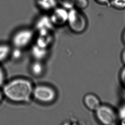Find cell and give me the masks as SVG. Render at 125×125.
Masks as SVG:
<instances>
[{
	"label": "cell",
	"mask_w": 125,
	"mask_h": 125,
	"mask_svg": "<svg viewBox=\"0 0 125 125\" xmlns=\"http://www.w3.org/2000/svg\"><path fill=\"white\" fill-rule=\"evenodd\" d=\"M34 88L31 81L24 79L13 80L3 88V93L9 99L15 102L29 101Z\"/></svg>",
	"instance_id": "cell-1"
},
{
	"label": "cell",
	"mask_w": 125,
	"mask_h": 125,
	"mask_svg": "<svg viewBox=\"0 0 125 125\" xmlns=\"http://www.w3.org/2000/svg\"><path fill=\"white\" fill-rule=\"evenodd\" d=\"M67 24L73 32L80 33L86 30L88 22L81 11L74 7L68 10Z\"/></svg>",
	"instance_id": "cell-2"
},
{
	"label": "cell",
	"mask_w": 125,
	"mask_h": 125,
	"mask_svg": "<svg viewBox=\"0 0 125 125\" xmlns=\"http://www.w3.org/2000/svg\"><path fill=\"white\" fill-rule=\"evenodd\" d=\"M32 95L38 101L43 103H50L56 99V91L51 87L40 84L33 89Z\"/></svg>",
	"instance_id": "cell-3"
},
{
	"label": "cell",
	"mask_w": 125,
	"mask_h": 125,
	"mask_svg": "<svg viewBox=\"0 0 125 125\" xmlns=\"http://www.w3.org/2000/svg\"><path fill=\"white\" fill-rule=\"evenodd\" d=\"M34 32L31 29L24 28L17 31L12 38V43L18 48L25 47L32 40Z\"/></svg>",
	"instance_id": "cell-4"
},
{
	"label": "cell",
	"mask_w": 125,
	"mask_h": 125,
	"mask_svg": "<svg viewBox=\"0 0 125 125\" xmlns=\"http://www.w3.org/2000/svg\"><path fill=\"white\" fill-rule=\"evenodd\" d=\"M95 112L97 118L102 124L112 125L116 121V113L110 107L106 105H101Z\"/></svg>",
	"instance_id": "cell-5"
},
{
	"label": "cell",
	"mask_w": 125,
	"mask_h": 125,
	"mask_svg": "<svg viewBox=\"0 0 125 125\" xmlns=\"http://www.w3.org/2000/svg\"><path fill=\"white\" fill-rule=\"evenodd\" d=\"M68 10L62 7H56L51 12L50 17L54 26L60 27L67 24Z\"/></svg>",
	"instance_id": "cell-6"
},
{
	"label": "cell",
	"mask_w": 125,
	"mask_h": 125,
	"mask_svg": "<svg viewBox=\"0 0 125 125\" xmlns=\"http://www.w3.org/2000/svg\"><path fill=\"white\" fill-rule=\"evenodd\" d=\"M54 26L50 16L48 15L41 16L36 21V27L39 33L50 32Z\"/></svg>",
	"instance_id": "cell-7"
},
{
	"label": "cell",
	"mask_w": 125,
	"mask_h": 125,
	"mask_svg": "<svg viewBox=\"0 0 125 125\" xmlns=\"http://www.w3.org/2000/svg\"><path fill=\"white\" fill-rule=\"evenodd\" d=\"M83 102L84 105L88 109L94 111H96L101 105L98 97L92 94H88L85 95Z\"/></svg>",
	"instance_id": "cell-8"
},
{
	"label": "cell",
	"mask_w": 125,
	"mask_h": 125,
	"mask_svg": "<svg viewBox=\"0 0 125 125\" xmlns=\"http://www.w3.org/2000/svg\"><path fill=\"white\" fill-rule=\"evenodd\" d=\"M57 0H36V4L43 12H51L57 7Z\"/></svg>",
	"instance_id": "cell-9"
},
{
	"label": "cell",
	"mask_w": 125,
	"mask_h": 125,
	"mask_svg": "<svg viewBox=\"0 0 125 125\" xmlns=\"http://www.w3.org/2000/svg\"><path fill=\"white\" fill-rule=\"evenodd\" d=\"M31 69L32 74L36 76L42 74L44 71V68L42 66V64L39 62H36L33 63Z\"/></svg>",
	"instance_id": "cell-10"
},
{
	"label": "cell",
	"mask_w": 125,
	"mask_h": 125,
	"mask_svg": "<svg viewBox=\"0 0 125 125\" xmlns=\"http://www.w3.org/2000/svg\"><path fill=\"white\" fill-rule=\"evenodd\" d=\"M58 3L60 7H62L68 10L74 7L75 0H57Z\"/></svg>",
	"instance_id": "cell-11"
},
{
	"label": "cell",
	"mask_w": 125,
	"mask_h": 125,
	"mask_svg": "<svg viewBox=\"0 0 125 125\" xmlns=\"http://www.w3.org/2000/svg\"><path fill=\"white\" fill-rule=\"evenodd\" d=\"M10 52V48L6 45H0V62L4 60L8 56Z\"/></svg>",
	"instance_id": "cell-12"
},
{
	"label": "cell",
	"mask_w": 125,
	"mask_h": 125,
	"mask_svg": "<svg viewBox=\"0 0 125 125\" xmlns=\"http://www.w3.org/2000/svg\"><path fill=\"white\" fill-rule=\"evenodd\" d=\"M88 5V0H75L74 8L82 11L87 8Z\"/></svg>",
	"instance_id": "cell-13"
},
{
	"label": "cell",
	"mask_w": 125,
	"mask_h": 125,
	"mask_svg": "<svg viewBox=\"0 0 125 125\" xmlns=\"http://www.w3.org/2000/svg\"><path fill=\"white\" fill-rule=\"evenodd\" d=\"M111 4L112 6L116 8H125V0H112Z\"/></svg>",
	"instance_id": "cell-14"
},
{
	"label": "cell",
	"mask_w": 125,
	"mask_h": 125,
	"mask_svg": "<svg viewBox=\"0 0 125 125\" xmlns=\"http://www.w3.org/2000/svg\"><path fill=\"white\" fill-rule=\"evenodd\" d=\"M19 48H17V49H15L12 52V56L15 59H18L20 57L21 55V51L19 50Z\"/></svg>",
	"instance_id": "cell-15"
},
{
	"label": "cell",
	"mask_w": 125,
	"mask_h": 125,
	"mask_svg": "<svg viewBox=\"0 0 125 125\" xmlns=\"http://www.w3.org/2000/svg\"><path fill=\"white\" fill-rule=\"evenodd\" d=\"M95 1L102 5H107L109 3V0H94Z\"/></svg>",
	"instance_id": "cell-16"
},
{
	"label": "cell",
	"mask_w": 125,
	"mask_h": 125,
	"mask_svg": "<svg viewBox=\"0 0 125 125\" xmlns=\"http://www.w3.org/2000/svg\"><path fill=\"white\" fill-rule=\"evenodd\" d=\"M121 79L122 82L125 84V68L123 70L121 73Z\"/></svg>",
	"instance_id": "cell-17"
},
{
	"label": "cell",
	"mask_w": 125,
	"mask_h": 125,
	"mask_svg": "<svg viewBox=\"0 0 125 125\" xmlns=\"http://www.w3.org/2000/svg\"><path fill=\"white\" fill-rule=\"evenodd\" d=\"M4 80V76L3 72L0 68V85H1L3 83Z\"/></svg>",
	"instance_id": "cell-18"
},
{
	"label": "cell",
	"mask_w": 125,
	"mask_h": 125,
	"mask_svg": "<svg viewBox=\"0 0 125 125\" xmlns=\"http://www.w3.org/2000/svg\"><path fill=\"white\" fill-rule=\"evenodd\" d=\"M122 59L124 62V63L125 64V49L124 50V52H123L122 54Z\"/></svg>",
	"instance_id": "cell-19"
},
{
	"label": "cell",
	"mask_w": 125,
	"mask_h": 125,
	"mask_svg": "<svg viewBox=\"0 0 125 125\" xmlns=\"http://www.w3.org/2000/svg\"><path fill=\"white\" fill-rule=\"evenodd\" d=\"M120 113H122V117L125 118V108H124V109L122 110V112L120 111Z\"/></svg>",
	"instance_id": "cell-20"
},
{
	"label": "cell",
	"mask_w": 125,
	"mask_h": 125,
	"mask_svg": "<svg viewBox=\"0 0 125 125\" xmlns=\"http://www.w3.org/2000/svg\"><path fill=\"white\" fill-rule=\"evenodd\" d=\"M2 98V95L1 93L0 92V101L1 100Z\"/></svg>",
	"instance_id": "cell-21"
},
{
	"label": "cell",
	"mask_w": 125,
	"mask_h": 125,
	"mask_svg": "<svg viewBox=\"0 0 125 125\" xmlns=\"http://www.w3.org/2000/svg\"><path fill=\"white\" fill-rule=\"evenodd\" d=\"M124 42H125V33H124Z\"/></svg>",
	"instance_id": "cell-22"
}]
</instances>
